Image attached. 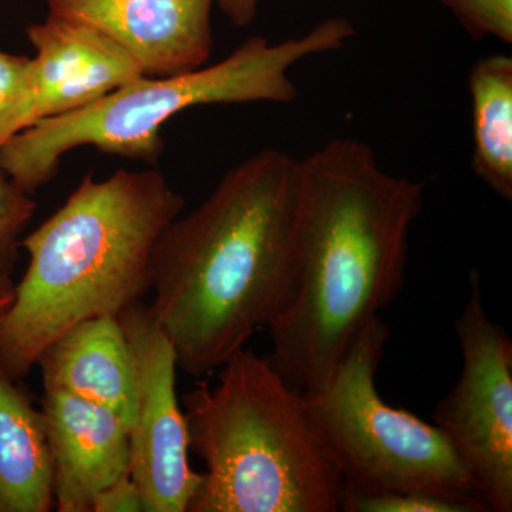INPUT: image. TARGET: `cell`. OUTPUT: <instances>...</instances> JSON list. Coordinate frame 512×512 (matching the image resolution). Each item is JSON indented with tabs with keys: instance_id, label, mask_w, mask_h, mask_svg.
I'll list each match as a JSON object with an SVG mask.
<instances>
[{
	"instance_id": "cell-21",
	"label": "cell",
	"mask_w": 512,
	"mask_h": 512,
	"mask_svg": "<svg viewBox=\"0 0 512 512\" xmlns=\"http://www.w3.org/2000/svg\"><path fill=\"white\" fill-rule=\"evenodd\" d=\"M15 299V282L13 279L0 281V319L5 316Z\"/></svg>"
},
{
	"instance_id": "cell-5",
	"label": "cell",
	"mask_w": 512,
	"mask_h": 512,
	"mask_svg": "<svg viewBox=\"0 0 512 512\" xmlns=\"http://www.w3.org/2000/svg\"><path fill=\"white\" fill-rule=\"evenodd\" d=\"M355 33L348 19L330 18L275 45L252 36L220 63L143 77L83 109L37 121L0 147V164L30 195L56 177L64 154L77 147L157 164L164 153L161 131L175 114L212 104L291 103L298 97L291 67L305 57L342 49Z\"/></svg>"
},
{
	"instance_id": "cell-6",
	"label": "cell",
	"mask_w": 512,
	"mask_h": 512,
	"mask_svg": "<svg viewBox=\"0 0 512 512\" xmlns=\"http://www.w3.org/2000/svg\"><path fill=\"white\" fill-rule=\"evenodd\" d=\"M389 336L379 316L328 382L303 393L345 480L343 495L424 491L487 507L446 434L380 396L376 375Z\"/></svg>"
},
{
	"instance_id": "cell-1",
	"label": "cell",
	"mask_w": 512,
	"mask_h": 512,
	"mask_svg": "<svg viewBox=\"0 0 512 512\" xmlns=\"http://www.w3.org/2000/svg\"><path fill=\"white\" fill-rule=\"evenodd\" d=\"M424 185L386 173L372 148L335 138L299 160L298 268L269 326L276 372L302 393L328 382L402 289Z\"/></svg>"
},
{
	"instance_id": "cell-15",
	"label": "cell",
	"mask_w": 512,
	"mask_h": 512,
	"mask_svg": "<svg viewBox=\"0 0 512 512\" xmlns=\"http://www.w3.org/2000/svg\"><path fill=\"white\" fill-rule=\"evenodd\" d=\"M35 60L0 50V147L33 124Z\"/></svg>"
},
{
	"instance_id": "cell-7",
	"label": "cell",
	"mask_w": 512,
	"mask_h": 512,
	"mask_svg": "<svg viewBox=\"0 0 512 512\" xmlns=\"http://www.w3.org/2000/svg\"><path fill=\"white\" fill-rule=\"evenodd\" d=\"M463 366L434 409L488 510L512 511V342L487 315L480 275L456 319Z\"/></svg>"
},
{
	"instance_id": "cell-17",
	"label": "cell",
	"mask_w": 512,
	"mask_h": 512,
	"mask_svg": "<svg viewBox=\"0 0 512 512\" xmlns=\"http://www.w3.org/2000/svg\"><path fill=\"white\" fill-rule=\"evenodd\" d=\"M345 512H483L485 505L424 491H390L377 494H345Z\"/></svg>"
},
{
	"instance_id": "cell-14",
	"label": "cell",
	"mask_w": 512,
	"mask_h": 512,
	"mask_svg": "<svg viewBox=\"0 0 512 512\" xmlns=\"http://www.w3.org/2000/svg\"><path fill=\"white\" fill-rule=\"evenodd\" d=\"M473 111L471 168L490 190L512 200V59L478 60L468 77Z\"/></svg>"
},
{
	"instance_id": "cell-10",
	"label": "cell",
	"mask_w": 512,
	"mask_h": 512,
	"mask_svg": "<svg viewBox=\"0 0 512 512\" xmlns=\"http://www.w3.org/2000/svg\"><path fill=\"white\" fill-rule=\"evenodd\" d=\"M40 413L56 510L92 512L94 498L130 474L127 424L107 407L57 390H45Z\"/></svg>"
},
{
	"instance_id": "cell-18",
	"label": "cell",
	"mask_w": 512,
	"mask_h": 512,
	"mask_svg": "<svg viewBox=\"0 0 512 512\" xmlns=\"http://www.w3.org/2000/svg\"><path fill=\"white\" fill-rule=\"evenodd\" d=\"M456 16L473 39L512 42V0H437Z\"/></svg>"
},
{
	"instance_id": "cell-12",
	"label": "cell",
	"mask_w": 512,
	"mask_h": 512,
	"mask_svg": "<svg viewBox=\"0 0 512 512\" xmlns=\"http://www.w3.org/2000/svg\"><path fill=\"white\" fill-rule=\"evenodd\" d=\"M45 390L73 394L107 407L130 427L134 369L117 316H99L73 326L37 359Z\"/></svg>"
},
{
	"instance_id": "cell-8",
	"label": "cell",
	"mask_w": 512,
	"mask_h": 512,
	"mask_svg": "<svg viewBox=\"0 0 512 512\" xmlns=\"http://www.w3.org/2000/svg\"><path fill=\"white\" fill-rule=\"evenodd\" d=\"M134 369L130 476L144 512H188L202 481L192 470L187 423L175 392L177 355L143 301L117 315Z\"/></svg>"
},
{
	"instance_id": "cell-9",
	"label": "cell",
	"mask_w": 512,
	"mask_h": 512,
	"mask_svg": "<svg viewBox=\"0 0 512 512\" xmlns=\"http://www.w3.org/2000/svg\"><path fill=\"white\" fill-rule=\"evenodd\" d=\"M215 0H47L49 13L106 33L147 77L194 72L211 57Z\"/></svg>"
},
{
	"instance_id": "cell-3",
	"label": "cell",
	"mask_w": 512,
	"mask_h": 512,
	"mask_svg": "<svg viewBox=\"0 0 512 512\" xmlns=\"http://www.w3.org/2000/svg\"><path fill=\"white\" fill-rule=\"evenodd\" d=\"M184 205L158 171L119 170L101 181L86 175L22 239L30 261L0 319L3 370L19 382L66 330L143 301L158 238Z\"/></svg>"
},
{
	"instance_id": "cell-13",
	"label": "cell",
	"mask_w": 512,
	"mask_h": 512,
	"mask_svg": "<svg viewBox=\"0 0 512 512\" xmlns=\"http://www.w3.org/2000/svg\"><path fill=\"white\" fill-rule=\"evenodd\" d=\"M53 507L42 413L0 366V512H49Z\"/></svg>"
},
{
	"instance_id": "cell-2",
	"label": "cell",
	"mask_w": 512,
	"mask_h": 512,
	"mask_svg": "<svg viewBox=\"0 0 512 512\" xmlns=\"http://www.w3.org/2000/svg\"><path fill=\"white\" fill-rule=\"evenodd\" d=\"M298 212L299 160L266 148L164 229L148 306L187 375L217 372L285 311L298 268Z\"/></svg>"
},
{
	"instance_id": "cell-19",
	"label": "cell",
	"mask_w": 512,
	"mask_h": 512,
	"mask_svg": "<svg viewBox=\"0 0 512 512\" xmlns=\"http://www.w3.org/2000/svg\"><path fill=\"white\" fill-rule=\"evenodd\" d=\"M92 512H144L143 498L130 474L107 485L94 498Z\"/></svg>"
},
{
	"instance_id": "cell-11",
	"label": "cell",
	"mask_w": 512,
	"mask_h": 512,
	"mask_svg": "<svg viewBox=\"0 0 512 512\" xmlns=\"http://www.w3.org/2000/svg\"><path fill=\"white\" fill-rule=\"evenodd\" d=\"M26 36L35 47L33 124L63 116L147 77L136 60L89 23L49 13Z\"/></svg>"
},
{
	"instance_id": "cell-20",
	"label": "cell",
	"mask_w": 512,
	"mask_h": 512,
	"mask_svg": "<svg viewBox=\"0 0 512 512\" xmlns=\"http://www.w3.org/2000/svg\"><path fill=\"white\" fill-rule=\"evenodd\" d=\"M261 0H215V5L222 10L232 25L247 28L254 22Z\"/></svg>"
},
{
	"instance_id": "cell-16",
	"label": "cell",
	"mask_w": 512,
	"mask_h": 512,
	"mask_svg": "<svg viewBox=\"0 0 512 512\" xmlns=\"http://www.w3.org/2000/svg\"><path fill=\"white\" fill-rule=\"evenodd\" d=\"M36 211L32 195L13 183L0 164V281L12 279L22 234Z\"/></svg>"
},
{
	"instance_id": "cell-4",
	"label": "cell",
	"mask_w": 512,
	"mask_h": 512,
	"mask_svg": "<svg viewBox=\"0 0 512 512\" xmlns=\"http://www.w3.org/2000/svg\"><path fill=\"white\" fill-rule=\"evenodd\" d=\"M183 397L205 473L188 512H338L345 480L305 394L241 349Z\"/></svg>"
}]
</instances>
